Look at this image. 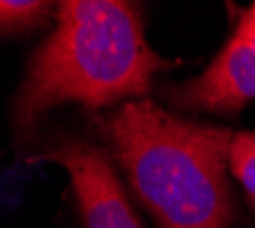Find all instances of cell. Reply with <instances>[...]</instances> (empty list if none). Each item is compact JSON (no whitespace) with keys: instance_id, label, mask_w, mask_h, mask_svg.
Masks as SVG:
<instances>
[{"instance_id":"2","label":"cell","mask_w":255,"mask_h":228,"mask_svg":"<svg viewBox=\"0 0 255 228\" xmlns=\"http://www.w3.org/2000/svg\"><path fill=\"white\" fill-rule=\"evenodd\" d=\"M175 64L155 53L146 39L141 2H55V25L34 48L14 96V133L23 142L43 114L69 103L87 114H101L123 103L150 98L155 75Z\"/></svg>"},{"instance_id":"5","label":"cell","mask_w":255,"mask_h":228,"mask_svg":"<svg viewBox=\"0 0 255 228\" xmlns=\"http://www.w3.org/2000/svg\"><path fill=\"white\" fill-rule=\"evenodd\" d=\"M55 16L46 0H0V37H21L41 30Z\"/></svg>"},{"instance_id":"6","label":"cell","mask_w":255,"mask_h":228,"mask_svg":"<svg viewBox=\"0 0 255 228\" xmlns=\"http://www.w3.org/2000/svg\"><path fill=\"white\" fill-rule=\"evenodd\" d=\"M230 178L242 190L249 215L255 224V128L253 130H235L228 151Z\"/></svg>"},{"instance_id":"1","label":"cell","mask_w":255,"mask_h":228,"mask_svg":"<svg viewBox=\"0 0 255 228\" xmlns=\"http://www.w3.org/2000/svg\"><path fill=\"white\" fill-rule=\"evenodd\" d=\"M87 123L153 228H237L233 128L175 114L153 98L89 114Z\"/></svg>"},{"instance_id":"3","label":"cell","mask_w":255,"mask_h":228,"mask_svg":"<svg viewBox=\"0 0 255 228\" xmlns=\"http://www.w3.org/2000/svg\"><path fill=\"white\" fill-rule=\"evenodd\" d=\"M233 11L223 46L198 75L159 87V96L175 114L189 119H235L255 103V2Z\"/></svg>"},{"instance_id":"4","label":"cell","mask_w":255,"mask_h":228,"mask_svg":"<svg viewBox=\"0 0 255 228\" xmlns=\"http://www.w3.org/2000/svg\"><path fill=\"white\" fill-rule=\"evenodd\" d=\"M32 160L57 162L71 178L80 228H143L114 162L94 137H55Z\"/></svg>"}]
</instances>
